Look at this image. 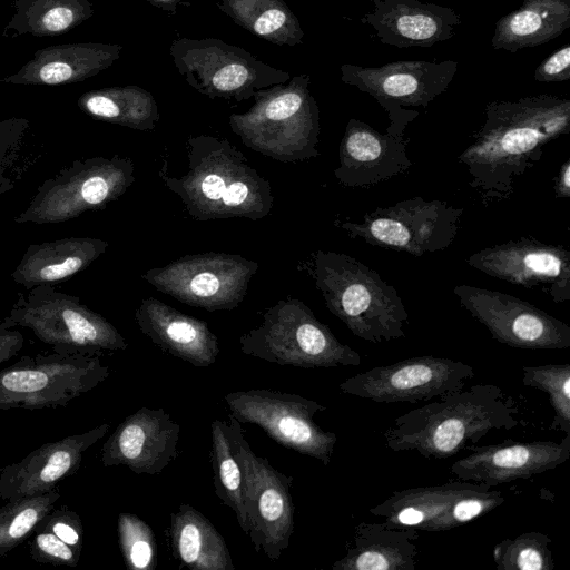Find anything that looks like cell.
I'll return each mask as SVG.
<instances>
[{"mask_svg": "<svg viewBox=\"0 0 570 570\" xmlns=\"http://www.w3.org/2000/svg\"><path fill=\"white\" fill-rule=\"evenodd\" d=\"M77 105L95 119L135 130L153 131L160 119L151 92L134 85L86 91Z\"/></svg>", "mask_w": 570, "mask_h": 570, "instance_id": "31", "label": "cell"}, {"mask_svg": "<svg viewBox=\"0 0 570 570\" xmlns=\"http://www.w3.org/2000/svg\"><path fill=\"white\" fill-rule=\"evenodd\" d=\"M23 344L22 333L2 320L0 322V365L17 356Z\"/></svg>", "mask_w": 570, "mask_h": 570, "instance_id": "43", "label": "cell"}, {"mask_svg": "<svg viewBox=\"0 0 570 570\" xmlns=\"http://www.w3.org/2000/svg\"><path fill=\"white\" fill-rule=\"evenodd\" d=\"M458 70L453 60L395 61L381 67L341 66L344 83L368 94L387 111L403 106L428 107L444 92Z\"/></svg>", "mask_w": 570, "mask_h": 570, "instance_id": "19", "label": "cell"}, {"mask_svg": "<svg viewBox=\"0 0 570 570\" xmlns=\"http://www.w3.org/2000/svg\"><path fill=\"white\" fill-rule=\"evenodd\" d=\"M109 423L83 433L45 443L20 461L0 469V499L6 501L37 495L56 489L57 484L76 474L85 452L102 439Z\"/></svg>", "mask_w": 570, "mask_h": 570, "instance_id": "23", "label": "cell"}, {"mask_svg": "<svg viewBox=\"0 0 570 570\" xmlns=\"http://www.w3.org/2000/svg\"><path fill=\"white\" fill-rule=\"evenodd\" d=\"M169 540L175 559L191 570H235L223 535L190 504L170 514Z\"/></svg>", "mask_w": 570, "mask_h": 570, "instance_id": "30", "label": "cell"}, {"mask_svg": "<svg viewBox=\"0 0 570 570\" xmlns=\"http://www.w3.org/2000/svg\"><path fill=\"white\" fill-rule=\"evenodd\" d=\"M474 368L461 361L421 355L374 366L343 381L342 393L376 403H420L462 390Z\"/></svg>", "mask_w": 570, "mask_h": 570, "instance_id": "16", "label": "cell"}, {"mask_svg": "<svg viewBox=\"0 0 570 570\" xmlns=\"http://www.w3.org/2000/svg\"><path fill=\"white\" fill-rule=\"evenodd\" d=\"M230 449L242 469L248 535L256 552L277 561L294 532L293 478L258 456L230 414L226 422Z\"/></svg>", "mask_w": 570, "mask_h": 570, "instance_id": "12", "label": "cell"}, {"mask_svg": "<svg viewBox=\"0 0 570 570\" xmlns=\"http://www.w3.org/2000/svg\"><path fill=\"white\" fill-rule=\"evenodd\" d=\"M373 11L361 18L383 45L432 47L454 36L461 17L454 9L419 0H372Z\"/></svg>", "mask_w": 570, "mask_h": 570, "instance_id": "24", "label": "cell"}, {"mask_svg": "<svg viewBox=\"0 0 570 570\" xmlns=\"http://www.w3.org/2000/svg\"><path fill=\"white\" fill-rule=\"evenodd\" d=\"M240 351L278 365L304 368L358 366L361 355L342 343L312 309L294 297L262 314L258 326L239 337Z\"/></svg>", "mask_w": 570, "mask_h": 570, "instance_id": "6", "label": "cell"}, {"mask_svg": "<svg viewBox=\"0 0 570 570\" xmlns=\"http://www.w3.org/2000/svg\"><path fill=\"white\" fill-rule=\"evenodd\" d=\"M224 401L239 423L255 424L279 445L324 465L331 462L337 435L314 421L326 406L298 394L267 389L230 392Z\"/></svg>", "mask_w": 570, "mask_h": 570, "instance_id": "15", "label": "cell"}, {"mask_svg": "<svg viewBox=\"0 0 570 570\" xmlns=\"http://www.w3.org/2000/svg\"><path fill=\"white\" fill-rule=\"evenodd\" d=\"M153 4L154 7H157L161 10L166 11H175L177 6L181 3L184 0H145Z\"/></svg>", "mask_w": 570, "mask_h": 570, "instance_id": "45", "label": "cell"}, {"mask_svg": "<svg viewBox=\"0 0 570 570\" xmlns=\"http://www.w3.org/2000/svg\"><path fill=\"white\" fill-rule=\"evenodd\" d=\"M117 43L73 42L37 50L17 72L1 81L13 85L58 86L83 81L114 65L121 56Z\"/></svg>", "mask_w": 570, "mask_h": 570, "instance_id": "26", "label": "cell"}, {"mask_svg": "<svg viewBox=\"0 0 570 570\" xmlns=\"http://www.w3.org/2000/svg\"><path fill=\"white\" fill-rule=\"evenodd\" d=\"M569 27L570 0H523L497 21L491 46L515 52L547 43Z\"/></svg>", "mask_w": 570, "mask_h": 570, "instance_id": "29", "label": "cell"}, {"mask_svg": "<svg viewBox=\"0 0 570 570\" xmlns=\"http://www.w3.org/2000/svg\"><path fill=\"white\" fill-rule=\"evenodd\" d=\"M466 450L469 454L451 465V474L456 480L494 488L562 465L570 456V435L561 442L504 440L497 444H474Z\"/></svg>", "mask_w": 570, "mask_h": 570, "instance_id": "20", "label": "cell"}, {"mask_svg": "<svg viewBox=\"0 0 570 570\" xmlns=\"http://www.w3.org/2000/svg\"><path fill=\"white\" fill-rule=\"evenodd\" d=\"M569 132V98L542 94L493 100L458 161L465 166L470 187L487 207L509 199L518 178L540 161L546 146Z\"/></svg>", "mask_w": 570, "mask_h": 570, "instance_id": "1", "label": "cell"}, {"mask_svg": "<svg viewBox=\"0 0 570 570\" xmlns=\"http://www.w3.org/2000/svg\"><path fill=\"white\" fill-rule=\"evenodd\" d=\"M327 309L354 336L371 343L404 338L409 313L396 289L358 259L317 249L299 263Z\"/></svg>", "mask_w": 570, "mask_h": 570, "instance_id": "4", "label": "cell"}, {"mask_svg": "<svg viewBox=\"0 0 570 570\" xmlns=\"http://www.w3.org/2000/svg\"><path fill=\"white\" fill-rule=\"evenodd\" d=\"M258 264L238 254H188L140 277L157 291L208 312L230 311L245 298Z\"/></svg>", "mask_w": 570, "mask_h": 570, "instance_id": "13", "label": "cell"}, {"mask_svg": "<svg viewBox=\"0 0 570 570\" xmlns=\"http://www.w3.org/2000/svg\"><path fill=\"white\" fill-rule=\"evenodd\" d=\"M504 501L499 490L455 479L438 485L393 491L368 512L384 519L391 528L440 532L483 517Z\"/></svg>", "mask_w": 570, "mask_h": 570, "instance_id": "14", "label": "cell"}, {"mask_svg": "<svg viewBox=\"0 0 570 570\" xmlns=\"http://www.w3.org/2000/svg\"><path fill=\"white\" fill-rule=\"evenodd\" d=\"M517 413L512 400L498 385L474 384L395 417L383 432L384 444L394 452L448 459L492 431L513 429Z\"/></svg>", "mask_w": 570, "mask_h": 570, "instance_id": "3", "label": "cell"}, {"mask_svg": "<svg viewBox=\"0 0 570 570\" xmlns=\"http://www.w3.org/2000/svg\"><path fill=\"white\" fill-rule=\"evenodd\" d=\"M218 9L252 35L277 46L303 43L298 18L284 0H219Z\"/></svg>", "mask_w": 570, "mask_h": 570, "instance_id": "32", "label": "cell"}, {"mask_svg": "<svg viewBox=\"0 0 570 570\" xmlns=\"http://www.w3.org/2000/svg\"><path fill=\"white\" fill-rule=\"evenodd\" d=\"M135 320L140 332L161 351L194 366H210L219 355L218 337L206 322L155 297L141 299Z\"/></svg>", "mask_w": 570, "mask_h": 570, "instance_id": "25", "label": "cell"}, {"mask_svg": "<svg viewBox=\"0 0 570 570\" xmlns=\"http://www.w3.org/2000/svg\"><path fill=\"white\" fill-rule=\"evenodd\" d=\"M210 462L216 495L234 511L239 527L248 534L242 469L229 445L226 421L218 419L210 424Z\"/></svg>", "mask_w": 570, "mask_h": 570, "instance_id": "34", "label": "cell"}, {"mask_svg": "<svg viewBox=\"0 0 570 570\" xmlns=\"http://www.w3.org/2000/svg\"><path fill=\"white\" fill-rule=\"evenodd\" d=\"M463 208L441 199L413 197L376 207L361 220L336 219L351 238L416 257L446 249L454 242Z\"/></svg>", "mask_w": 570, "mask_h": 570, "instance_id": "11", "label": "cell"}, {"mask_svg": "<svg viewBox=\"0 0 570 570\" xmlns=\"http://www.w3.org/2000/svg\"><path fill=\"white\" fill-rule=\"evenodd\" d=\"M108 246L100 238L75 236L31 244L11 277L27 291L38 285H55L86 269Z\"/></svg>", "mask_w": 570, "mask_h": 570, "instance_id": "28", "label": "cell"}, {"mask_svg": "<svg viewBox=\"0 0 570 570\" xmlns=\"http://www.w3.org/2000/svg\"><path fill=\"white\" fill-rule=\"evenodd\" d=\"M522 383L548 394L554 412L551 428L570 435V364L524 365Z\"/></svg>", "mask_w": 570, "mask_h": 570, "instance_id": "37", "label": "cell"}, {"mask_svg": "<svg viewBox=\"0 0 570 570\" xmlns=\"http://www.w3.org/2000/svg\"><path fill=\"white\" fill-rule=\"evenodd\" d=\"M117 532L124 562L129 570H154L157 566V542L154 531L138 515L121 512Z\"/></svg>", "mask_w": 570, "mask_h": 570, "instance_id": "39", "label": "cell"}, {"mask_svg": "<svg viewBox=\"0 0 570 570\" xmlns=\"http://www.w3.org/2000/svg\"><path fill=\"white\" fill-rule=\"evenodd\" d=\"M453 293L501 344L524 350L570 347V326L527 301L470 285H456Z\"/></svg>", "mask_w": 570, "mask_h": 570, "instance_id": "17", "label": "cell"}, {"mask_svg": "<svg viewBox=\"0 0 570 570\" xmlns=\"http://www.w3.org/2000/svg\"><path fill=\"white\" fill-rule=\"evenodd\" d=\"M179 432L180 425L164 409L140 407L125 417L102 444L101 463L157 475L177 458Z\"/></svg>", "mask_w": 570, "mask_h": 570, "instance_id": "21", "label": "cell"}, {"mask_svg": "<svg viewBox=\"0 0 570 570\" xmlns=\"http://www.w3.org/2000/svg\"><path fill=\"white\" fill-rule=\"evenodd\" d=\"M31 559L38 563L75 568L80 561L81 551L67 544L55 533L36 528L28 540Z\"/></svg>", "mask_w": 570, "mask_h": 570, "instance_id": "40", "label": "cell"}, {"mask_svg": "<svg viewBox=\"0 0 570 570\" xmlns=\"http://www.w3.org/2000/svg\"><path fill=\"white\" fill-rule=\"evenodd\" d=\"M89 0H16L14 13L3 36L55 37L63 35L91 18Z\"/></svg>", "mask_w": 570, "mask_h": 570, "instance_id": "33", "label": "cell"}, {"mask_svg": "<svg viewBox=\"0 0 570 570\" xmlns=\"http://www.w3.org/2000/svg\"><path fill=\"white\" fill-rule=\"evenodd\" d=\"M550 543L551 539L538 531L504 539L493 548L494 564L498 570H553Z\"/></svg>", "mask_w": 570, "mask_h": 570, "instance_id": "36", "label": "cell"}, {"mask_svg": "<svg viewBox=\"0 0 570 570\" xmlns=\"http://www.w3.org/2000/svg\"><path fill=\"white\" fill-rule=\"evenodd\" d=\"M59 499L60 493L55 489L7 501L0 507V557L8 556L29 538Z\"/></svg>", "mask_w": 570, "mask_h": 570, "instance_id": "35", "label": "cell"}, {"mask_svg": "<svg viewBox=\"0 0 570 570\" xmlns=\"http://www.w3.org/2000/svg\"><path fill=\"white\" fill-rule=\"evenodd\" d=\"M186 150L188 170L181 177L160 170L159 177L190 217L200 222L259 220L269 215L274 206L271 183L229 140L205 134L189 136Z\"/></svg>", "mask_w": 570, "mask_h": 570, "instance_id": "2", "label": "cell"}, {"mask_svg": "<svg viewBox=\"0 0 570 570\" xmlns=\"http://www.w3.org/2000/svg\"><path fill=\"white\" fill-rule=\"evenodd\" d=\"M417 530L391 528L384 522H360L333 570H415Z\"/></svg>", "mask_w": 570, "mask_h": 570, "instance_id": "27", "label": "cell"}, {"mask_svg": "<svg viewBox=\"0 0 570 570\" xmlns=\"http://www.w3.org/2000/svg\"><path fill=\"white\" fill-rule=\"evenodd\" d=\"M36 528L49 530L67 544L82 551L83 527L81 518L67 505L52 509Z\"/></svg>", "mask_w": 570, "mask_h": 570, "instance_id": "41", "label": "cell"}, {"mask_svg": "<svg viewBox=\"0 0 570 570\" xmlns=\"http://www.w3.org/2000/svg\"><path fill=\"white\" fill-rule=\"evenodd\" d=\"M178 73L210 99L243 101L257 90L285 83L288 71L274 68L249 51L217 38H178L169 47Z\"/></svg>", "mask_w": 570, "mask_h": 570, "instance_id": "10", "label": "cell"}, {"mask_svg": "<svg viewBox=\"0 0 570 570\" xmlns=\"http://www.w3.org/2000/svg\"><path fill=\"white\" fill-rule=\"evenodd\" d=\"M466 264L491 277L547 294L554 303L570 299V252L533 236H521L471 254Z\"/></svg>", "mask_w": 570, "mask_h": 570, "instance_id": "18", "label": "cell"}, {"mask_svg": "<svg viewBox=\"0 0 570 570\" xmlns=\"http://www.w3.org/2000/svg\"><path fill=\"white\" fill-rule=\"evenodd\" d=\"M30 121L22 117L0 119V200L14 189L27 169Z\"/></svg>", "mask_w": 570, "mask_h": 570, "instance_id": "38", "label": "cell"}, {"mask_svg": "<svg viewBox=\"0 0 570 570\" xmlns=\"http://www.w3.org/2000/svg\"><path fill=\"white\" fill-rule=\"evenodd\" d=\"M135 181L130 157L94 156L72 161L37 188L17 224H58L91 210H101L121 197Z\"/></svg>", "mask_w": 570, "mask_h": 570, "instance_id": "8", "label": "cell"}, {"mask_svg": "<svg viewBox=\"0 0 570 570\" xmlns=\"http://www.w3.org/2000/svg\"><path fill=\"white\" fill-rule=\"evenodd\" d=\"M109 374L99 355H23L0 370V411L66 407Z\"/></svg>", "mask_w": 570, "mask_h": 570, "instance_id": "9", "label": "cell"}, {"mask_svg": "<svg viewBox=\"0 0 570 570\" xmlns=\"http://www.w3.org/2000/svg\"><path fill=\"white\" fill-rule=\"evenodd\" d=\"M309 83L311 77L303 73L257 90L247 111L229 116L232 131L249 149L278 161L316 158L320 109Z\"/></svg>", "mask_w": 570, "mask_h": 570, "instance_id": "5", "label": "cell"}, {"mask_svg": "<svg viewBox=\"0 0 570 570\" xmlns=\"http://www.w3.org/2000/svg\"><path fill=\"white\" fill-rule=\"evenodd\" d=\"M10 326L26 327L59 354L99 355L124 351L127 341L101 314L80 297L38 285L20 294L8 315Z\"/></svg>", "mask_w": 570, "mask_h": 570, "instance_id": "7", "label": "cell"}, {"mask_svg": "<svg viewBox=\"0 0 570 570\" xmlns=\"http://www.w3.org/2000/svg\"><path fill=\"white\" fill-rule=\"evenodd\" d=\"M404 130L389 126L384 134L352 118L338 147L334 176L345 187H368L405 173L413 166L406 154Z\"/></svg>", "mask_w": 570, "mask_h": 570, "instance_id": "22", "label": "cell"}, {"mask_svg": "<svg viewBox=\"0 0 570 570\" xmlns=\"http://www.w3.org/2000/svg\"><path fill=\"white\" fill-rule=\"evenodd\" d=\"M570 79V45L558 49L546 58L534 70V80L557 82Z\"/></svg>", "mask_w": 570, "mask_h": 570, "instance_id": "42", "label": "cell"}, {"mask_svg": "<svg viewBox=\"0 0 570 570\" xmlns=\"http://www.w3.org/2000/svg\"><path fill=\"white\" fill-rule=\"evenodd\" d=\"M553 191L557 198H570V158L568 157L561 165L554 177Z\"/></svg>", "mask_w": 570, "mask_h": 570, "instance_id": "44", "label": "cell"}]
</instances>
